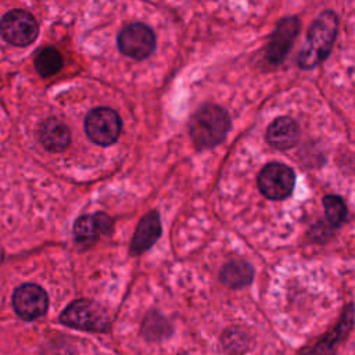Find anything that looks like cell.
Listing matches in <instances>:
<instances>
[{
    "instance_id": "cell-1",
    "label": "cell",
    "mask_w": 355,
    "mask_h": 355,
    "mask_svg": "<svg viewBox=\"0 0 355 355\" xmlns=\"http://www.w3.org/2000/svg\"><path fill=\"white\" fill-rule=\"evenodd\" d=\"M338 29L337 15L326 10L311 25L298 55V65L309 69L322 62L330 53Z\"/></svg>"
},
{
    "instance_id": "cell-2",
    "label": "cell",
    "mask_w": 355,
    "mask_h": 355,
    "mask_svg": "<svg viewBox=\"0 0 355 355\" xmlns=\"http://www.w3.org/2000/svg\"><path fill=\"white\" fill-rule=\"evenodd\" d=\"M230 129L229 114L215 104H207L191 116L189 130L197 148H211L222 143Z\"/></svg>"
},
{
    "instance_id": "cell-3",
    "label": "cell",
    "mask_w": 355,
    "mask_h": 355,
    "mask_svg": "<svg viewBox=\"0 0 355 355\" xmlns=\"http://www.w3.org/2000/svg\"><path fill=\"white\" fill-rule=\"evenodd\" d=\"M60 320L65 326L86 331H104L110 326V319L104 308L92 300H76L71 302L61 312Z\"/></svg>"
},
{
    "instance_id": "cell-4",
    "label": "cell",
    "mask_w": 355,
    "mask_h": 355,
    "mask_svg": "<svg viewBox=\"0 0 355 355\" xmlns=\"http://www.w3.org/2000/svg\"><path fill=\"white\" fill-rule=\"evenodd\" d=\"M122 122L119 115L107 107L92 110L85 119V130L89 139L100 146L115 143L121 135Z\"/></svg>"
},
{
    "instance_id": "cell-5",
    "label": "cell",
    "mask_w": 355,
    "mask_h": 355,
    "mask_svg": "<svg viewBox=\"0 0 355 355\" xmlns=\"http://www.w3.org/2000/svg\"><path fill=\"white\" fill-rule=\"evenodd\" d=\"M1 37L14 46H28L37 37L39 25L25 10H11L0 21Z\"/></svg>"
},
{
    "instance_id": "cell-6",
    "label": "cell",
    "mask_w": 355,
    "mask_h": 355,
    "mask_svg": "<svg viewBox=\"0 0 355 355\" xmlns=\"http://www.w3.org/2000/svg\"><path fill=\"white\" fill-rule=\"evenodd\" d=\"M258 189L269 200H283L293 193L295 175L291 168L280 162H270L258 175Z\"/></svg>"
},
{
    "instance_id": "cell-7",
    "label": "cell",
    "mask_w": 355,
    "mask_h": 355,
    "mask_svg": "<svg viewBox=\"0 0 355 355\" xmlns=\"http://www.w3.org/2000/svg\"><path fill=\"white\" fill-rule=\"evenodd\" d=\"M119 51L130 58H147L155 49V35L153 29L141 22L125 26L118 35Z\"/></svg>"
},
{
    "instance_id": "cell-8",
    "label": "cell",
    "mask_w": 355,
    "mask_h": 355,
    "mask_svg": "<svg viewBox=\"0 0 355 355\" xmlns=\"http://www.w3.org/2000/svg\"><path fill=\"white\" fill-rule=\"evenodd\" d=\"M12 306L24 320H33L43 316L49 308L47 293L37 284L25 283L12 294Z\"/></svg>"
},
{
    "instance_id": "cell-9",
    "label": "cell",
    "mask_w": 355,
    "mask_h": 355,
    "mask_svg": "<svg viewBox=\"0 0 355 355\" xmlns=\"http://www.w3.org/2000/svg\"><path fill=\"white\" fill-rule=\"evenodd\" d=\"M351 329H352V305L349 304L345 312L343 313L341 320L334 326V329L326 333L315 344L305 347L300 352V355H334L338 345L345 340Z\"/></svg>"
},
{
    "instance_id": "cell-10",
    "label": "cell",
    "mask_w": 355,
    "mask_h": 355,
    "mask_svg": "<svg viewBox=\"0 0 355 355\" xmlns=\"http://www.w3.org/2000/svg\"><path fill=\"white\" fill-rule=\"evenodd\" d=\"M300 31V22L295 17H287L279 21L273 35L266 47V58L273 62H282L290 50L297 33Z\"/></svg>"
},
{
    "instance_id": "cell-11",
    "label": "cell",
    "mask_w": 355,
    "mask_h": 355,
    "mask_svg": "<svg viewBox=\"0 0 355 355\" xmlns=\"http://www.w3.org/2000/svg\"><path fill=\"white\" fill-rule=\"evenodd\" d=\"M159 236H161L159 214L157 211H150L140 219L135 230V234L130 241V254L139 255L147 251L155 244Z\"/></svg>"
},
{
    "instance_id": "cell-12",
    "label": "cell",
    "mask_w": 355,
    "mask_h": 355,
    "mask_svg": "<svg viewBox=\"0 0 355 355\" xmlns=\"http://www.w3.org/2000/svg\"><path fill=\"white\" fill-rule=\"evenodd\" d=\"M265 139L273 148L287 150L298 143L300 128L294 119L288 116H280L268 126Z\"/></svg>"
},
{
    "instance_id": "cell-13",
    "label": "cell",
    "mask_w": 355,
    "mask_h": 355,
    "mask_svg": "<svg viewBox=\"0 0 355 355\" xmlns=\"http://www.w3.org/2000/svg\"><path fill=\"white\" fill-rule=\"evenodd\" d=\"M112 229V219L104 212L82 215L73 223V236L78 243H92L98 234H105Z\"/></svg>"
},
{
    "instance_id": "cell-14",
    "label": "cell",
    "mask_w": 355,
    "mask_h": 355,
    "mask_svg": "<svg viewBox=\"0 0 355 355\" xmlns=\"http://www.w3.org/2000/svg\"><path fill=\"white\" fill-rule=\"evenodd\" d=\"M39 139L46 150L58 153L65 150L71 143V132L60 119L49 118L39 128Z\"/></svg>"
},
{
    "instance_id": "cell-15",
    "label": "cell",
    "mask_w": 355,
    "mask_h": 355,
    "mask_svg": "<svg viewBox=\"0 0 355 355\" xmlns=\"http://www.w3.org/2000/svg\"><path fill=\"white\" fill-rule=\"evenodd\" d=\"M254 269L243 259H233L227 262L219 273L220 282L230 288H240L252 282Z\"/></svg>"
},
{
    "instance_id": "cell-16",
    "label": "cell",
    "mask_w": 355,
    "mask_h": 355,
    "mask_svg": "<svg viewBox=\"0 0 355 355\" xmlns=\"http://www.w3.org/2000/svg\"><path fill=\"white\" fill-rule=\"evenodd\" d=\"M171 331H172V327L168 323V320L157 312H150L146 316V319L143 320L141 333L150 341L162 340V338L168 337L171 334Z\"/></svg>"
},
{
    "instance_id": "cell-17",
    "label": "cell",
    "mask_w": 355,
    "mask_h": 355,
    "mask_svg": "<svg viewBox=\"0 0 355 355\" xmlns=\"http://www.w3.org/2000/svg\"><path fill=\"white\" fill-rule=\"evenodd\" d=\"M35 68L43 78L51 76L62 68V57L55 49L46 47L35 57Z\"/></svg>"
},
{
    "instance_id": "cell-18",
    "label": "cell",
    "mask_w": 355,
    "mask_h": 355,
    "mask_svg": "<svg viewBox=\"0 0 355 355\" xmlns=\"http://www.w3.org/2000/svg\"><path fill=\"white\" fill-rule=\"evenodd\" d=\"M323 208L327 220L333 226H340L347 218L345 202L338 196H326L323 198Z\"/></svg>"
},
{
    "instance_id": "cell-19",
    "label": "cell",
    "mask_w": 355,
    "mask_h": 355,
    "mask_svg": "<svg viewBox=\"0 0 355 355\" xmlns=\"http://www.w3.org/2000/svg\"><path fill=\"white\" fill-rule=\"evenodd\" d=\"M3 259H4V252H3V248L0 247V265H1V262H3Z\"/></svg>"
}]
</instances>
